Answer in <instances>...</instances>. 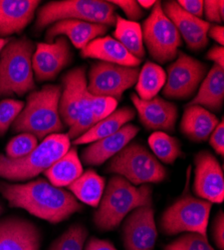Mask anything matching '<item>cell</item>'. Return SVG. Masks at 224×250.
Here are the masks:
<instances>
[{
    "label": "cell",
    "mask_w": 224,
    "mask_h": 250,
    "mask_svg": "<svg viewBox=\"0 0 224 250\" xmlns=\"http://www.w3.org/2000/svg\"><path fill=\"white\" fill-rule=\"evenodd\" d=\"M0 193L9 206L23 208L30 214L59 223L84 209L78 200L69 191L56 187L45 179L25 184L0 183Z\"/></svg>",
    "instance_id": "6da1fadb"
},
{
    "label": "cell",
    "mask_w": 224,
    "mask_h": 250,
    "mask_svg": "<svg viewBox=\"0 0 224 250\" xmlns=\"http://www.w3.org/2000/svg\"><path fill=\"white\" fill-rule=\"evenodd\" d=\"M152 194L153 190L148 184L137 187L124 177L113 176L95 212L96 226L103 231L116 229L136 208L152 205Z\"/></svg>",
    "instance_id": "7a4b0ae2"
},
{
    "label": "cell",
    "mask_w": 224,
    "mask_h": 250,
    "mask_svg": "<svg viewBox=\"0 0 224 250\" xmlns=\"http://www.w3.org/2000/svg\"><path fill=\"white\" fill-rule=\"evenodd\" d=\"M60 95L62 87L59 85H46L40 90L32 91L12 124L13 131L29 133L37 139L59 133L64 129L59 114Z\"/></svg>",
    "instance_id": "3957f363"
},
{
    "label": "cell",
    "mask_w": 224,
    "mask_h": 250,
    "mask_svg": "<svg viewBox=\"0 0 224 250\" xmlns=\"http://www.w3.org/2000/svg\"><path fill=\"white\" fill-rule=\"evenodd\" d=\"M34 44L27 37L11 39L0 53V97L23 96L35 88L32 70Z\"/></svg>",
    "instance_id": "277c9868"
},
{
    "label": "cell",
    "mask_w": 224,
    "mask_h": 250,
    "mask_svg": "<svg viewBox=\"0 0 224 250\" xmlns=\"http://www.w3.org/2000/svg\"><path fill=\"white\" fill-rule=\"evenodd\" d=\"M71 147L68 134L55 133L43 139L27 155L12 159L0 154V177L10 181L31 179L48 170Z\"/></svg>",
    "instance_id": "5b68a950"
},
{
    "label": "cell",
    "mask_w": 224,
    "mask_h": 250,
    "mask_svg": "<svg viewBox=\"0 0 224 250\" xmlns=\"http://www.w3.org/2000/svg\"><path fill=\"white\" fill-rule=\"evenodd\" d=\"M117 7L101 0H63L50 1L37 12L35 29L43 30L60 20H80L108 27L116 23Z\"/></svg>",
    "instance_id": "8992f818"
},
{
    "label": "cell",
    "mask_w": 224,
    "mask_h": 250,
    "mask_svg": "<svg viewBox=\"0 0 224 250\" xmlns=\"http://www.w3.org/2000/svg\"><path fill=\"white\" fill-rule=\"evenodd\" d=\"M108 171L120 175L134 185L159 183L167 177V169L144 145L130 142L112 157Z\"/></svg>",
    "instance_id": "52a82bcc"
},
{
    "label": "cell",
    "mask_w": 224,
    "mask_h": 250,
    "mask_svg": "<svg viewBox=\"0 0 224 250\" xmlns=\"http://www.w3.org/2000/svg\"><path fill=\"white\" fill-rule=\"evenodd\" d=\"M162 214L160 218L161 231L166 235L182 232L198 233L207 237L212 203L194 197L188 189Z\"/></svg>",
    "instance_id": "ba28073f"
},
{
    "label": "cell",
    "mask_w": 224,
    "mask_h": 250,
    "mask_svg": "<svg viewBox=\"0 0 224 250\" xmlns=\"http://www.w3.org/2000/svg\"><path fill=\"white\" fill-rule=\"evenodd\" d=\"M142 33L146 47L155 61L164 64L176 59L178 48L182 45V38L163 11L160 1H156L150 15L143 22Z\"/></svg>",
    "instance_id": "9c48e42d"
},
{
    "label": "cell",
    "mask_w": 224,
    "mask_h": 250,
    "mask_svg": "<svg viewBox=\"0 0 224 250\" xmlns=\"http://www.w3.org/2000/svg\"><path fill=\"white\" fill-rule=\"evenodd\" d=\"M176 58L167 68L163 94L169 99H189L206 76L208 66L182 51Z\"/></svg>",
    "instance_id": "30bf717a"
},
{
    "label": "cell",
    "mask_w": 224,
    "mask_h": 250,
    "mask_svg": "<svg viewBox=\"0 0 224 250\" xmlns=\"http://www.w3.org/2000/svg\"><path fill=\"white\" fill-rule=\"evenodd\" d=\"M139 72V67L97 62L89 73L88 91L96 96L112 97L119 101L127 89L136 84Z\"/></svg>",
    "instance_id": "8fae6325"
},
{
    "label": "cell",
    "mask_w": 224,
    "mask_h": 250,
    "mask_svg": "<svg viewBox=\"0 0 224 250\" xmlns=\"http://www.w3.org/2000/svg\"><path fill=\"white\" fill-rule=\"evenodd\" d=\"M193 191L198 198L213 203L224 200V175L220 163L212 153L200 151L194 158Z\"/></svg>",
    "instance_id": "7c38bea8"
},
{
    "label": "cell",
    "mask_w": 224,
    "mask_h": 250,
    "mask_svg": "<svg viewBox=\"0 0 224 250\" xmlns=\"http://www.w3.org/2000/svg\"><path fill=\"white\" fill-rule=\"evenodd\" d=\"M157 235L152 205L136 208L123 224V242L126 250H153Z\"/></svg>",
    "instance_id": "4fadbf2b"
},
{
    "label": "cell",
    "mask_w": 224,
    "mask_h": 250,
    "mask_svg": "<svg viewBox=\"0 0 224 250\" xmlns=\"http://www.w3.org/2000/svg\"><path fill=\"white\" fill-rule=\"evenodd\" d=\"M72 60L69 41L59 36L52 43H38L32 56V70L37 81L52 80Z\"/></svg>",
    "instance_id": "5bb4252c"
},
{
    "label": "cell",
    "mask_w": 224,
    "mask_h": 250,
    "mask_svg": "<svg viewBox=\"0 0 224 250\" xmlns=\"http://www.w3.org/2000/svg\"><path fill=\"white\" fill-rule=\"evenodd\" d=\"M131 99L138 111L139 119L146 129L170 133L175 131L178 108L174 103L160 96L143 100L135 93L131 95Z\"/></svg>",
    "instance_id": "9a60e30c"
},
{
    "label": "cell",
    "mask_w": 224,
    "mask_h": 250,
    "mask_svg": "<svg viewBox=\"0 0 224 250\" xmlns=\"http://www.w3.org/2000/svg\"><path fill=\"white\" fill-rule=\"evenodd\" d=\"M64 89L59 99V114L66 126L71 127L78 117L87 98L86 67L70 70L62 79Z\"/></svg>",
    "instance_id": "2e32d148"
},
{
    "label": "cell",
    "mask_w": 224,
    "mask_h": 250,
    "mask_svg": "<svg viewBox=\"0 0 224 250\" xmlns=\"http://www.w3.org/2000/svg\"><path fill=\"white\" fill-rule=\"evenodd\" d=\"M163 11L173 22L181 38L184 39L192 51H200L208 45L207 32L210 23L183 10L177 1H166L162 5Z\"/></svg>",
    "instance_id": "e0dca14e"
},
{
    "label": "cell",
    "mask_w": 224,
    "mask_h": 250,
    "mask_svg": "<svg viewBox=\"0 0 224 250\" xmlns=\"http://www.w3.org/2000/svg\"><path fill=\"white\" fill-rule=\"evenodd\" d=\"M40 240L32 222L19 217L0 219V250H39Z\"/></svg>",
    "instance_id": "ac0fdd59"
},
{
    "label": "cell",
    "mask_w": 224,
    "mask_h": 250,
    "mask_svg": "<svg viewBox=\"0 0 224 250\" xmlns=\"http://www.w3.org/2000/svg\"><path fill=\"white\" fill-rule=\"evenodd\" d=\"M139 127L133 124H126L116 133L92 142L81 154L84 163L98 166L105 163L123 149L138 134Z\"/></svg>",
    "instance_id": "d6986e66"
},
{
    "label": "cell",
    "mask_w": 224,
    "mask_h": 250,
    "mask_svg": "<svg viewBox=\"0 0 224 250\" xmlns=\"http://www.w3.org/2000/svg\"><path fill=\"white\" fill-rule=\"evenodd\" d=\"M109 30V27L101 24L90 23L80 20H60L51 24L46 33L48 43H52L55 38L64 36L69 38L77 49H83L92 40L103 37Z\"/></svg>",
    "instance_id": "ffe728a7"
},
{
    "label": "cell",
    "mask_w": 224,
    "mask_h": 250,
    "mask_svg": "<svg viewBox=\"0 0 224 250\" xmlns=\"http://www.w3.org/2000/svg\"><path fill=\"white\" fill-rule=\"evenodd\" d=\"M38 0H0V38L22 32L33 19Z\"/></svg>",
    "instance_id": "44dd1931"
},
{
    "label": "cell",
    "mask_w": 224,
    "mask_h": 250,
    "mask_svg": "<svg viewBox=\"0 0 224 250\" xmlns=\"http://www.w3.org/2000/svg\"><path fill=\"white\" fill-rule=\"evenodd\" d=\"M80 56L129 67H139L142 61L130 54L119 41L110 36L92 40L86 47L81 49Z\"/></svg>",
    "instance_id": "7402d4cb"
},
{
    "label": "cell",
    "mask_w": 224,
    "mask_h": 250,
    "mask_svg": "<svg viewBox=\"0 0 224 250\" xmlns=\"http://www.w3.org/2000/svg\"><path fill=\"white\" fill-rule=\"evenodd\" d=\"M218 123V118L209 110L198 105H187L181 119L180 129L189 140L203 142L209 139Z\"/></svg>",
    "instance_id": "603a6c76"
},
{
    "label": "cell",
    "mask_w": 224,
    "mask_h": 250,
    "mask_svg": "<svg viewBox=\"0 0 224 250\" xmlns=\"http://www.w3.org/2000/svg\"><path fill=\"white\" fill-rule=\"evenodd\" d=\"M224 102V68L214 64L202 80L196 96L187 105H198L209 111H220Z\"/></svg>",
    "instance_id": "cb8c5ba5"
},
{
    "label": "cell",
    "mask_w": 224,
    "mask_h": 250,
    "mask_svg": "<svg viewBox=\"0 0 224 250\" xmlns=\"http://www.w3.org/2000/svg\"><path fill=\"white\" fill-rule=\"evenodd\" d=\"M135 110L128 106L116 109L106 118L98 121L89 131L75 139L73 143L74 145H81L86 143H92L101 138L108 137L116 133L124 125L128 124L131 120H133L135 118Z\"/></svg>",
    "instance_id": "d4e9b609"
},
{
    "label": "cell",
    "mask_w": 224,
    "mask_h": 250,
    "mask_svg": "<svg viewBox=\"0 0 224 250\" xmlns=\"http://www.w3.org/2000/svg\"><path fill=\"white\" fill-rule=\"evenodd\" d=\"M81 174L83 165L75 147L70 148L65 155L45 171V175L49 178L50 182L56 187H68Z\"/></svg>",
    "instance_id": "484cf974"
},
{
    "label": "cell",
    "mask_w": 224,
    "mask_h": 250,
    "mask_svg": "<svg viewBox=\"0 0 224 250\" xmlns=\"http://www.w3.org/2000/svg\"><path fill=\"white\" fill-rule=\"evenodd\" d=\"M105 187V178L95 170L89 169L69 185L68 188L77 200L90 206L98 207L104 194Z\"/></svg>",
    "instance_id": "4316f807"
},
{
    "label": "cell",
    "mask_w": 224,
    "mask_h": 250,
    "mask_svg": "<svg viewBox=\"0 0 224 250\" xmlns=\"http://www.w3.org/2000/svg\"><path fill=\"white\" fill-rule=\"evenodd\" d=\"M114 37L123 45L130 54L142 60L145 56L142 26L139 22L130 21L117 15Z\"/></svg>",
    "instance_id": "83f0119b"
},
{
    "label": "cell",
    "mask_w": 224,
    "mask_h": 250,
    "mask_svg": "<svg viewBox=\"0 0 224 250\" xmlns=\"http://www.w3.org/2000/svg\"><path fill=\"white\" fill-rule=\"evenodd\" d=\"M166 72L159 64L147 61L139 72L136 91L139 98L149 100L157 96L164 87Z\"/></svg>",
    "instance_id": "f1b7e54d"
},
{
    "label": "cell",
    "mask_w": 224,
    "mask_h": 250,
    "mask_svg": "<svg viewBox=\"0 0 224 250\" xmlns=\"http://www.w3.org/2000/svg\"><path fill=\"white\" fill-rule=\"evenodd\" d=\"M149 146L155 157L166 164H173L176 159L183 157L180 141L166 132L157 131L150 135Z\"/></svg>",
    "instance_id": "f546056e"
},
{
    "label": "cell",
    "mask_w": 224,
    "mask_h": 250,
    "mask_svg": "<svg viewBox=\"0 0 224 250\" xmlns=\"http://www.w3.org/2000/svg\"><path fill=\"white\" fill-rule=\"evenodd\" d=\"M87 237L88 230L86 227L75 224L59 236L49 250H83Z\"/></svg>",
    "instance_id": "4dcf8cb0"
},
{
    "label": "cell",
    "mask_w": 224,
    "mask_h": 250,
    "mask_svg": "<svg viewBox=\"0 0 224 250\" xmlns=\"http://www.w3.org/2000/svg\"><path fill=\"white\" fill-rule=\"evenodd\" d=\"M38 145L37 138L29 133H20L13 137L6 146V155L9 158H22L30 153Z\"/></svg>",
    "instance_id": "1f68e13d"
},
{
    "label": "cell",
    "mask_w": 224,
    "mask_h": 250,
    "mask_svg": "<svg viewBox=\"0 0 224 250\" xmlns=\"http://www.w3.org/2000/svg\"><path fill=\"white\" fill-rule=\"evenodd\" d=\"M164 250H215L207 237L198 233H186L164 247Z\"/></svg>",
    "instance_id": "d6a6232c"
},
{
    "label": "cell",
    "mask_w": 224,
    "mask_h": 250,
    "mask_svg": "<svg viewBox=\"0 0 224 250\" xmlns=\"http://www.w3.org/2000/svg\"><path fill=\"white\" fill-rule=\"evenodd\" d=\"M25 107V103L15 99H4L0 101V136H3L19 113Z\"/></svg>",
    "instance_id": "836d02e7"
},
{
    "label": "cell",
    "mask_w": 224,
    "mask_h": 250,
    "mask_svg": "<svg viewBox=\"0 0 224 250\" xmlns=\"http://www.w3.org/2000/svg\"><path fill=\"white\" fill-rule=\"evenodd\" d=\"M87 98L90 109L97 122L112 114L118 106V101L112 97L96 96L88 91Z\"/></svg>",
    "instance_id": "e575fe53"
},
{
    "label": "cell",
    "mask_w": 224,
    "mask_h": 250,
    "mask_svg": "<svg viewBox=\"0 0 224 250\" xmlns=\"http://www.w3.org/2000/svg\"><path fill=\"white\" fill-rule=\"evenodd\" d=\"M88 94V93H87ZM97 123L96 118L94 117L89 103H88V98H86L84 107L81 109L78 117L75 121V123L70 127V130L68 132V136L70 139H73V141L83 134H85L87 131H89L94 125Z\"/></svg>",
    "instance_id": "d590c367"
},
{
    "label": "cell",
    "mask_w": 224,
    "mask_h": 250,
    "mask_svg": "<svg viewBox=\"0 0 224 250\" xmlns=\"http://www.w3.org/2000/svg\"><path fill=\"white\" fill-rule=\"evenodd\" d=\"M110 2L123 10L130 21L137 22L139 19L144 16V9H142L138 1H134V0H112Z\"/></svg>",
    "instance_id": "8d00e7d4"
},
{
    "label": "cell",
    "mask_w": 224,
    "mask_h": 250,
    "mask_svg": "<svg viewBox=\"0 0 224 250\" xmlns=\"http://www.w3.org/2000/svg\"><path fill=\"white\" fill-rule=\"evenodd\" d=\"M209 144L214 151L223 157L224 155V122L223 119L217 124V126L209 137Z\"/></svg>",
    "instance_id": "74e56055"
},
{
    "label": "cell",
    "mask_w": 224,
    "mask_h": 250,
    "mask_svg": "<svg viewBox=\"0 0 224 250\" xmlns=\"http://www.w3.org/2000/svg\"><path fill=\"white\" fill-rule=\"evenodd\" d=\"M177 3L183 10L197 18L204 15V1L202 0H179Z\"/></svg>",
    "instance_id": "f35d334b"
},
{
    "label": "cell",
    "mask_w": 224,
    "mask_h": 250,
    "mask_svg": "<svg viewBox=\"0 0 224 250\" xmlns=\"http://www.w3.org/2000/svg\"><path fill=\"white\" fill-rule=\"evenodd\" d=\"M213 238L219 250H224V214L220 210L213 223Z\"/></svg>",
    "instance_id": "ab89813d"
},
{
    "label": "cell",
    "mask_w": 224,
    "mask_h": 250,
    "mask_svg": "<svg viewBox=\"0 0 224 250\" xmlns=\"http://www.w3.org/2000/svg\"><path fill=\"white\" fill-rule=\"evenodd\" d=\"M204 14L209 22L220 23L222 22L223 17L220 13V1H214V0H207L204 1Z\"/></svg>",
    "instance_id": "60d3db41"
},
{
    "label": "cell",
    "mask_w": 224,
    "mask_h": 250,
    "mask_svg": "<svg viewBox=\"0 0 224 250\" xmlns=\"http://www.w3.org/2000/svg\"><path fill=\"white\" fill-rule=\"evenodd\" d=\"M85 250H118L110 241L92 237L86 246Z\"/></svg>",
    "instance_id": "b9f144b4"
},
{
    "label": "cell",
    "mask_w": 224,
    "mask_h": 250,
    "mask_svg": "<svg viewBox=\"0 0 224 250\" xmlns=\"http://www.w3.org/2000/svg\"><path fill=\"white\" fill-rule=\"evenodd\" d=\"M206 58L214 62V64L224 67V49L223 46L214 45L206 54Z\"/></svg>",
    "instance_id": "7bdbcfd3"
},
{
    "label": "cell",
    "mask_w": 224,
    "mask_h": 250,
    "mask_svg": "<svg viewBox=\"0 0 224 250\" xmlns=\"http://www.w3.org/2000/svg\"><path fill=\"white\" fill-rule=\"evenodd\" d=\"M207 36L211 37L214 41L218 43V45L223 46L224 44V28L222 25L215 24V25H210Z\"/></svg>",
    "instance_id": "ee69618b"
},
{
    "label": "cell",
    "mask_w": 224,
    "mask_h": 250,
    "mask_svg": "<svg viewBox=\"0 0 224 250\" xmlns=\"http://www.w3.org/2000/svg\"><path fill=\"white\" fill-rule=\"evenodd\" d=\"M138 3L142 7V9H149L155 5L156 1L155 0H139Z\"/></svg>",
    "instance_id": "f6af8a7d"
},
{
    "label": "cell",
    "mask_w": 224,
    "mask_h": 250,
    "mask_svg": "<svg viewBox=\"0 0 224 250\" xmlns=\"http://www.w3.org/2000/svg\"><path fill=\"white\" fill-rule=\"evenodd\" d=\"M9 42V39L7 38H0V53H1L4 46Z\"/></svg>",
    "instance_id": "bcb514c9"
},
{
    "label": "cell",
    "mask_w": 224,
    "mask_h": 250,
    "mask_svg": "<svg viewBox=\"0 0 224 250\" xmlns=\"http://www.w3.org/2000/svg\"><path fill=\"white\" fill-rule=\"evenodd\" d=\"M3 210H4V208H3V205L1 204V202H0V215H1V214H2Z\"/></svg>",
    "instance_id": "7dc6e473"
}]
</instances>
